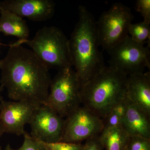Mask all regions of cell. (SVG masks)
<instances>
[{"label":"cell","instance_id":"obj_28","mask_svg":"<svg viewBox=\"0 0 150 150\" xmlns=\"http://www.w3.org/2000/svg\"><path fill=\"white\" fill-rule=\"evenodd\" d=\"M1 60H0V69H1Z\"/></svg>","mask_w":150,"mask_h":150},{"label":"cell","instance_id":"obj_25","mask_svg":"<svg viewBox=\"0 0 150 150\" xmlns=\"http://www.w3.org/2000/svg\"><path fill=\"white\" fill-rule=\"evenodd\" d=\"M4 150H15V149H13L9 144H8L6 146Z\"/></svg>","mask_w":150,"mask_h":150},{"label":"cell","instance_id":"obj_22","mask_svg":"<svg viewBox=\"0 0 150 150\" xmlns=\"http://www.w3.org/2000/svg\"><path fill=\"white\" fill-rule=\"evenodd\" d=\"M81 150H105L100 141L99 135L86 140Z\"/></svg>","mask_w":150,"mask_h":150},{"label":"cell","instance_id":"obj_17","mask_svg":"<svg viewBox=\"0 0 150 150\" xmlns=\"http://www.w3.org/2000/svg\"><path fill=\"white\" fill-rule=\"evenodd\" d=\"M128 34H130L129 36L132 40L144 45L147 41H150V24L144 22L136 24L131 23L129 26Z\"/></svg>","mask_w":150,"mask_h":150},{"label":"cell","instance_id":"obj_14","mask_svg":"<svg viewBox=\"0 0 150 150\" xmlns=\"http://www.w3.org/2000/svg\"><path fill=\"white\" fill-rule=\"evenodd\" d=\"M0 32L6 35L18 38L19 40H27L30 31L23 18L7 10L0 8Z\"/></svg>","mask_w":150,"mask_h":150},{"label":"cell","instance_id":"obj_20","mask_svg":"<svg viewBox=\"0 0 150 150\" xmlns=\"http://www.w3.org/2000/svg\"><path fill=\"white\" fill-rule=\"evenodd\" d=\"M23 135L24 138L23 144L20 147L15 150H45L38 141L27 132H25Z\"/></svg>","mask_w":150,"mask_h":150},{"label":"cell","instance_id":"obj_8","mask_svg":"<svg viewBox=\"0 0 150 150\" xmlns=\"http://www.w3.org/2000/svg\"><path fill=\"white\" fill-rule=\"evenodd\" d=\"M103 129L102 118L84 106H79L66 117L60 142L81 143L98 136Z\"/></svg>","mask_w":150,"mask_h":150},{"label":"cell","instance_id":"obj_26","mask_svg":"<svg viewBox=\"0 0 150 150\" xmlns=\"http://www.w3.org/2000/svg\"><path fill=\"white\" fill-rule=\"evenodd\" d=\"M0 45H3V46H10V44H9V45H6V44H2V43H0Z\"/></svg>","mask_w":150,"mask_h":150},{"label":"cell","instance_id":"obj_4","mask_svg":"<svg viewBox=\"0 0 150 150\" xmlns=\"http://www.w3.org/2000/svg\"><path fill=\"white\" fill-rule=\"evenodd\" d=\"M26 44L48 67L59 70L73 67L69 40L55 26L44 27L31 40H18L15 45Z\"/></svg>","mask_w":150,"mask_h":150},{"label":"cell","instance_id":"obj_13","mask_svg":"<svg viewBox=\"0 0 150 150\" xmlns=\"http://www.w3.org/2000/svg\"><path fill=\"white\" fill-rule=\"evenodd\" d=\"M128 100V107L121 127L130 136L150 139V118Z\"/></svg>","mask_w":150,"mask_h":150},{"label":"cell","instance_id":"obj_19","mask_svg":"<svg viewBox=\"0 0 150 150\" xmlns=\"http://www.w3.org/2000/svg\"><path fill=\"white\" fill-rule=\"evenodd\" d=\"M126 150H150V139L130 136Z\"/></svg>","mask_w":150,"mask_h":150},{"label":"cell","instance_id":"obj_7","mask_svg":"<svg viewBox=\"0 0 150 150\" xmlns=\"http://www.w3.org/2000/svg\"><path fill=\"white\" fill-rule=\"evenodd\" d=\"M108 52L109 66L127 76L144 73L146 68L150 69L149 47L135 42L129 35Z\"/></svg>","mask_w":150,"mask_h":150},{"label":"cell","instance_id":"obj_10","mask_svg":"<svg viewBox=\"0 0 150 150\" xmlns=\"http://www.w3.org/2000/svg\"><path fill=\"white\" fill-rule=\"evenodd\" d=\"M40 105L27 101H1L0 120L5 133L23 135L25 126Z\"/></svg>","mask_w":150,"mask_h":150},{"label":"cell","instance_id":"obj_23","mask_svg":"<svg viewBox=\"0 0 150 150\" xmlns=\"http://www.w3.org/2000/svg\"><path fill=\"white\" fill-rule=\"evenodd\" d=\"M4 127H3L2 124L0 120V138L2 136L3 134L4 133Z\"/></svg>","mask_w":150,"mask_h":150},{"label":"cell","instance_id":"obj_1","mask_svg":"<svg viewBox=\"0 0 150 150\" xmlns=\"http://www.w3.org/2000/svg\"><path fill=\"white\" fill-rule=\"evenodd\" d=\"M1 60V83L14 101L46 104L51 80L49 69L33 51L10 44Z\"/></svg>","mask_w":150,"mask_h":150},{"label":"cell","instance_id":"obj_6","mask_svg":"<svg viewBox=\"0 0 150 150\" xmlns=\"http://www.w3.org/2000/svg\"><path fill=\"white\" fill-rule=\"evenodd\" d=\"M133 19L130 8L121 3L112 5L96 22L100 46L108 51L124 40Z\"/></svg>","mask_w":150,"mask_h":150},{"label":"cell","instance_id":"obj_11","mask_svg":"<svg viewBox=\"0 0 150 150\" xmlns=\"http://www.w3.org/2000/svg\"><path fill=\"white\" fill-rule=\"evenodd\" d=\"M55 3L51 0H5L0 2V8L33 21H46L55 13Z\"/></svg>","mask_w":150,"mask_h":150},{"label":"cell","instance_id":"obj_15","mask_svg":"<svg viewBox=\"0 0 150 150\" xmlns=\"http://www.w3.org/2000/svg\"><path fill=\"white\" fill-rule=\"evenodd\" d=\"M129 137L121 126L104 128L99 135L105 150H126Z\"/></svg>","mask_w":150,"mask_h":150},{"label":"cell","instance_id":"obj_16","mask_svg":"<svg viewBox=\"0 0 150 150\" xmlns=\"http://www.w3.org/2000/svg\"><path fill=\"white\" fill-rule=\"evenodd\" d=\"M128 102L129 100L126 96L112 108L108 114L102 119L104 129L121 126L127 110Z\"/></svg>","mask_w":150,"mask_h":150},{"label":"cell","instance_id":"obj_27","mask_svg":"<svg viewBox=\"0 0 150 150\" xmlns=\"http://www.w3.org/2000/svg\"><path fill=\"white\" fill-rule=\"evenodd\" d=\"M0 150H3L2 149L1 146V145H0Z\"/></svg>","mask_w":150,"mask_h":150},{"label":"cell","instance_id":"obj_21","mask_svg":"<svg viewBox=\"0 0 150 150\" xmlns=\"http://www.w3.org/2000/svg\"><path fill=\"white\" fill-rule=\"evenodd\" d=\"M135 9L144 18V22L150 23V0H138L136 2Z\"/></svg>","mask_w":150,"mask_h":150},{"label":"cell","instance_id":"obj_12","mask_svg":"<svg viewBox=\"0 0 150 150\" xmlns=\"http://www.w3.org/2000/svg\"><path fill=\"white\" fill-rule=\"evenodd\" d=\"M126 97L150 118V73H139L127 79Z\"/></svg>","mask_w":150,"mask_h":150},{"label":"cell","instance_id":"obj_5","mask_svg":"<svg viewBox=\"0 0 150 150\" xmlns=\"http://www.w3.org/2000/svg\"><path fill=\"white\" fill-rule=\"evenodd\" d=\"M81 85L72 67L59 71L51 80L46 104L62 118L81 104Z\"/></svg>","mask_w":150,"mask_h":150},{"label":"cell","instance_id":"obj_3","mask_svg":"<svg viewBox=\"0 0 150 150\" xmlns=\"http://www.w3.org/2000/svg\"><path fill=\"white\" fill-rule=\"evenodd\" d=\"M128 76L111 66L105 67L81 88V103L103 119L126 96Z\"/></svg>","mask_w":150,"mask_h":150},{"label":"cell","instance_id":"obj_2","mask_svg":"<svg viewBox=\"0 0 150 150\" xmlns=\"http://www.w3.org/2000/svg\"><path fill=\"white\" fill-rule=\"evenodd\" d=\"M79 20L69 40L73 66L81 88L105 67L100 46L96 21L83 6L79 8Z\"/></svg>","mask_w":150,"mask_h":150},{"label":"cell","instance_id":"obj_24","mask_svg":"<svg viewBox=\"0 0 150 150\" xmlns=\"http://www.w3.org/2000/svg\"><path fill=\"white\" fill-rule=\"evenodd\" d=\"M4 88L2 86H0V101H2L3 100V97L1 96V92L3 91Z\"/></svg>","mask_w":150,"mask_h":150},{"label":"cell","instance_id":"obj_9","mask_svg":"<svg viewBox=\"0 0 150 150\" xmlns=\"http://www.w3.org/2000/svg\"><path fill=\"white\" fill-rule=\"evenodd\" d=\"M65 120L46 105L38 108L29 124L30 136L38 141L56 143L62 140Z\"/></svg>","mask_w":150,"mask_h":150},{"label":"cell","instance_id":"obj_18","mask_svg":"<svg viewBox=\"0 0 150 150\" xmlns=\"http://www.w3.org/2000/svg\"><path fill=\"white\" fill-rule=\"evenodd\" d=\"M38 141L42 145L45 150H81L84 145L81 143L64 142L46 143L41 141Z\"/></svg>","mask_w":150,"mask_h":150}]
</instances>
